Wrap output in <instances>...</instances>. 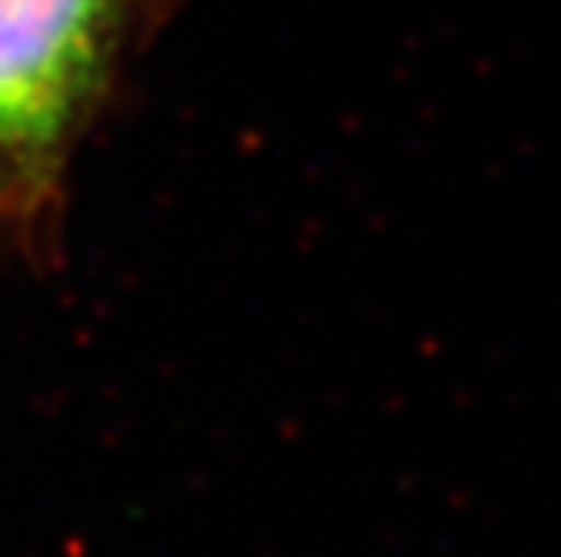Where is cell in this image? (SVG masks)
Segmentation results:
<instances>
[{
    "instance_id": "6da1fadb",
    "label": "cell",
    "mask_w": 561,
    "mask_h": 557,
    "mask_svg": "<svg viewBox=\"0 0 561 557\" xmlns=\"http://www.w3.org/2000/svg\"><path fill=\"white\" fill-rule=\"evenodd\" d=\"M124 0H0V152L47 156L99 94Z\"/></svg>"
},
{
    "instance_id": "7a4b0ae2",
    "label": "cell",
    "mask_w": 561,
    "mask_h": 557,
    "mask_svg": "<svg viewBox=\"0 0 561 557\" xmlns=\"http://www.w3.org/2000/svg\"><path fill=\"white\" fill-rule=\"evenodd\" d=\"M26 167V160H19V156H11V152H0V199L8 196V171H22Z\"/></svg>"
}]
</instances>
